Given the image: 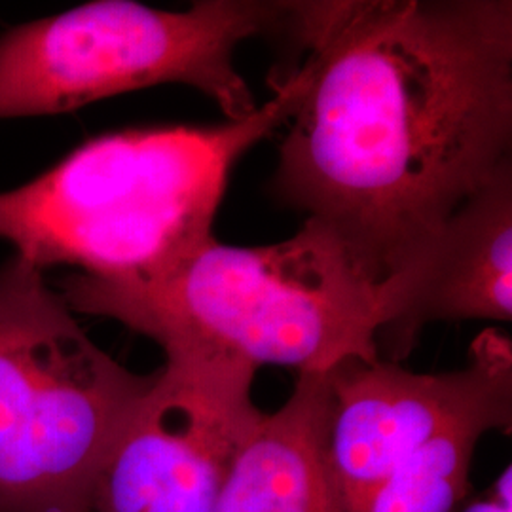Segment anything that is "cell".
<instances>
[{"label": "cell", "instance_id": "obj_1", "mask_svg": "<svg viewBox=\"0 0 512 512\" xmlns=\"http://www.w3.org/2000/svg\"><path fill=\"white\" fill-rule=\"evenodd\" d=\"M287 23L310 78L272 190L385 289L512 162V2H291Z\"/></svg>", "mask_w": 512, "mask_h": 512}, {"label": "cell", "instance_id": "obj_7", "mask_svg": "<svg viewBox=\"0 0 512 512\" xmlns=\"http://www.w3.org/2000/svg\"><path fill=\"white\" fill-rule=\"evenodd\" d=\"M511 421V340L494 329L454 372L418 374L382 357L332 366L327 461L340 512L442 435L473 423L509 431Z\"/></svg>", "mask_w": 512, "mask_h": 512}, {"label": "cell", "instance_id": "obj_9", "mask_svg": "<svg viewBox=\"0 0 512 512\" xmlns=\"http://www.w3.org/2000/svg\"><path fill=\"white\" fill-rule=\"evenodd\" d=\"M329 370L298 372L293 395L241 444L215 512H340L327 461Z\"/></svg>", "mask_w": 512, "mask_h": 512}, {"label": "cell", "instance_id": "obj_11", "mask_svg": "<svg viewBox=\"0 0 512 512\" xmlns=\"http://www.w3.org/2000/svg\"><path fill=\"white\" fill-rule=\"evenodd\" d=\"M511 467L497 478L488 497L473 501L463 512H512Z\"/></svg>", "mask_w": 512, "mask_h": 512}, {"label": "cell", "instance_id": "obj_4", "mask_svg": "<svg viewBox=\"0 0 512 512\" xmlns=\"http://www.w3.org/2000/svg\"><path fill=\"white\" fill-rule=\"evenodd\" d=\"M80 329L35 264L0 268V512H90L131 412L154 382Z\"/></svg>", "mask_w": 512, "mask_h": 512}, {"label": "cell", "instance_id": "obj_5", "mask_svg": "<svg viewBox=\"0 0 512 512\" xmlns=\"http://www.w3.org/2000/svg\"><path fill=\"white\" fill-rule=\"evenodd\" d=\"M291 2L202 0L173 12L97 0L0 37V120L63 114L120 93L190 86L238 122L258 105L239 44L287 23Z\"/></svg>", "mask_w": 512, "mask_h": 512}, {"label": "cell", "instance_id": "obj_2", "mask_svg": "<svg viewBox=\"0 0 512 512\" xmlns=\"http://www.w3.org/2000/svg\"><path fill=\"white\" fill-rule=\"evenodd\" d=\"M73 311L109 317L164 351L203 349L255 366L327 372L380 359L393 304L315 220L264 247L207 239L147 277L76 274L63 283Z\"/></svg>", "mask_w": 512, "mask_h": 512}, {"label": "cell", "instance_id": "obj_6", "mask_svg": "<svg viewBox=\"0 0 512 512\" xmlns=\"http://www.w3.org/2000/svg\"><path fill=\"white\" fill-rule=\"evenodd\" d=\"M110 450L90 512H215L260 418L255 366L171 349Z\"/></svg>", "mask_w": 512, "mask_h": 512}, {"label": "cell", "instance_id": "obj_8", "mask_svg": "<svg viewBox=\"0 0 512 512\" xmlns=\"http://www.w3.org/2000/svg\"><path fill=\"white\" fill-rule=\"evenodd\" d=\"M512 162L501 165L444 222L420 266L399 283L393 319L378 336L399 363L435 321L512 317Z\"/></svg>", "mask_w": 512, "mask_h": 512}, {"label": "cell", "instance_id": "obj_10", "mask_svg": "<svg viewBox=\"0 0 512 512\" xmlns=\"http://www.w3.org/2000/svg\"><path fill=\"white\" fill-rule=\"evenodd\" d=\"M490 431L473 423L442 435L344 512H454L467 492L478 440Z\"/></svg>", "mask_w": 512, "mask_h": 512}, {"label": "cell", "instance_id": "obj_3", "mask_svg": "<svg viewBox=\"0 0 512 512\" xmlns=\"http://www.w3.org/2000/svg\"><path fill=\"white\" fill-rule=\"evenodd\" d=\"M308 78L304 63L238 122L90 139L33 181L0 192V239L42 272L63 264L128 279L164 270L213 238L232 167L287 124Z\"/></svg>", "mask_w": 512, "mask_h": 512}]
</instances>
